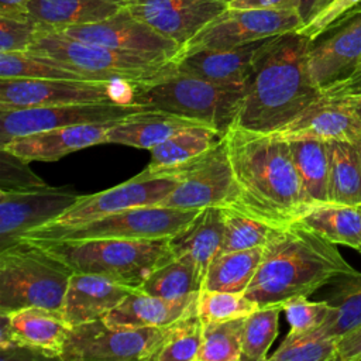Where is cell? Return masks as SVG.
<instances>
[{
  "mask_svg": "<svg viewBox=\"0 0 361 361\" xmlns=\"http://www.w3.org/2000/svg\"><path fill=\"white\" fill-rule=\"evenodd\" d=\"M178 178L169 173H151L144 169L137 176L103 192L79 196L61 216L41 227L80 226L121 210L159 206L175 189Z\"/></svg>",
  "mask_w": 361,
  "mask_h": 361,
  "instance_id": "14",
  "label": "cell"
},
{
  "mask_svg": "<svg viewBox=\"0 0 361 361\" xmlns=\"http://www.w3.org/2000/svg\"><path fill=\"white\" fill-rule=\"evenodd\" d=\"M264 247L220 252L207 267L203 289L244 293L264 255Z\"/></svg>",
  "mask_w": 361,
  "mask_h": 361,
  "instance_id": "32",
  "label": "cell"
},
{
  "mask_svg": "<svg viewBox=\"0 0 361 361\" xmlns=\"http://www.w3.org/2000/svg\"><path fill=\"white\" fill-rule=\"evenodd\" d=\"M151 173H169L178 178V185L159 206L178 209L231 207L235 199L233 171L223 135L213 147L189 161Z\"/></svg>",
  "mask_w": 361,
  "mask_h": 361,
  "instance_id": "9",
  "label": "cell"
},
{
  "mask_svg": "<svg viewBox=\"0 0 361 361\" xmlns=\"http://www.w3.org/2000/svg\"><path fill=\"white\" fill-rule=\"evenodd\" d=\"M200 209H178L165 206H141L103 216L97 220L71 227H38L21 238H121L157 240L168 238L185 227Z\"/></svg>",
  "mask_w": 361,
  "mask_h": 361,
  "instance_id": "8",
  "label": "cell"
},
{
  "mask_svg": "<svg viewBox=\"0 0 361 361\" xmlns=\"http://www.w3.org/2000/svg\"><path fill=\"white\" fill-rule=\"evenodd\" d=\"M360 61L361 6L312 39L307 54L310 75L323 94L348 80Z\"/></svg>",
  "mask_w": 361,
  "mask_h": 361,
  "instance_id": "15",
  "label": "cell"
},
{
  "mask_svg": "<svg viewBox=\"0 0 361 361\" xmlns=\"http://www.w3.org/2000/svg\"><path fill=\"white\" fill-rule=\"evenodd\" d=\"M203 331L204 323L199 316L196 300L179 320L168 326L151 361H197Z\"/></svg>",
  "mask_w": 361,
  "mask_h": 361,
  "instance_id": "34",
  "label": "cell"
},
{
  "mask_svg": "<svg viewBox=\"0 0 361 361\" xmlns=\"http://www.w3.org/2000/svg\"><path fill=\"white\" fill-rule=\"evenodd\" d=\"M302 27L303 21L298 8L261 10L227 7L189 39L179 49L178 55L203 49H230L285 32L299 31Z\"/></svg>",
  "mask_w": 361,
  "mask_h": 361,
  "instance_id": "11",
  "label": "cell"
},
{
  "mask_svg": "<svg viewBox=\"0 0 361 361\" xmlns=\"http://www.w3.org/2000/svg\"><path fill=\"white\" fill-rule=\"evenodd\" d=\"M326 96L330 97H347V96H361V61L357 66V69L354 71L353 76L345 80L343 85H340L338 87L324 93Z\"/></svg>",
  "mask_w": 361,
  "mask_h": 361,
  "instance_id": "48",
  "label": "cell"
},
{
  "mask_svg": "<svg viewBox=\"0 0 361 361\" xmlns=\"http://www.w3.org/2000/svg\"><path fill=\"white\" fill-rule=\"evenodd\" d=\"M72 269L28 240L0 250V313L24 307L62 310Z\"/></svg>",
  "mask_w": 361,
  "mask_h": 361,
  "instance_id": "6",
  "label": "cell"
},
{
  "mask_svg": "<svg viewBox=\"0 0 361 361\" xmlns=\"http://www.w3.org/2000/svg\"><path fill=\"white\" fill-rule=\"evenodd\" d=\"M299 0H233L228 7L234 8H261V10H288L298 8Z\"/></svg>",
  "mask_w": 361,
  "mask_h": 361,
  "instance_id": "47",
  "label": "cell"
},
{
  "mask_svg": "<svg viewBox=\"0 0 361 361\" xmlns=\"http://www.w3.org/2000/svg\"><path fill=\"white\" fill-rule=\"evenodd\" d=\"M80 195L62 186L0 190V250L48 224L72 206Z\"/></svg>",
  "mask_w": 361,
  "mask_h": 361,
  "instance_id": "16",
  "label": "cell"
},
{
  "mask_svg": "<svg viewBox=\"0 0 361 361\" xmlns=\"http://www.w3.org/2000/svg\"><path fill=\"white\" fill-rule=\"evenodd\" d=\"M130 83L96 79H0V111L68 104L128 103Z\"/></svg>",
  "mask_w": 361,
  "mask_h": 361,
  "instance_id": "12",
  "label": "cell"
},
{
  "mask_svg": "<svg viewBox=\"0 0 361 361\" xmlns=\"http://www.w3.org/2000/svg\"><path fill=\"white\" fill-rule=\"evenodd\" d=\"M334 243L298 221L279 227L264 248L259 267L245 289L258 306H283L351 269Z\"/></svg>",
  "mask_w": 361,
  "mask_h": 361,
  "instance_id": "3",
  "label": "cell"
},
{
  "mask_svg": "<svg viewBox=\"0 0 361 361\" xmlns=\"http://www.w3.org/2000/svg\"><path fill=\"white\" fill-rule=\"evenodd\" d=\"M244 93L245 83H216L172 66L162 76L131 85L128 103L200 121L223 135L234 124Z\"/></svg>",
  "mask_w": 361,
  "mask_h": 361,
  "instance_id": "5",
  "label": "cell"
},
{
  "mask_svg": "<svg viewBox=\"0 0 361 361\" xmlns=\"http://www.w3.org/2000/svg\"><path fill=\"white\" fill-rule=\"evenodd\" d=\"M290 326L289 334L300 336L319 330L329 319L333 307L323 299L319 302L307 298H295L282 306Z\"/></svg>",
  "mask_w": 361,
  "mask_h": 361,
  "instance_id": "42",
  "label": "cell"
},
{
  "mask_svg": "<svg viewBox=\"0 0 361 361\" xmlns=\"http://www.w3.org/2000/svg\"><path fill=\"white\" fill-rule=\"evenodd\" d=\"M228 7L224 0H127L126 8L180 48Z\"/></svg>",
  "mask_w": 361,
  "mask_h": 361,
  "instance_id": "19",
  "label": "cell"
},
{
  "mask_svg": "<svg viewBox=\"0 0 361 361\" xmlns=\"http://www.w3.org/2000/svg\"><path fill=\"white\" fill-rule=\"evenodd\" d=\"M199 293L179 299H165L135 289L111 309L103 320L117 327H165L179 320L197 300Z\"/></svg>",
  "mask_w": 361,
  "mask_h": 361,
  "instance_id": "25",
  "label": "cell"
},
{
  "mask_svg": "<svg viewBox=\"0 0 361 361\" xmlns=\"http://www.w3.org/2000/svg\"><path fill=\"white\" fill-rule=\"evenodd\" d=\"M271 134L286 141L309 138L357 142L361 140V120L343 99L323 94L293 120Z\"/></svg>",
  "mask_w": 361,
  "mask_h": 361,
  "instance_id": "20",
  "label": "cell"
},
{
  "mask_svg": "<svg viewBox=\"0 0 361 361\" xmlns=\"http://www.w3.org/2000/svg\"><path fill=\"white\" fill-rule=\"evenodd\" d=\"M224 223L226 228L220 252L264 247L279 228L231 207H224Z\"/></svg>",
  "mask_w": 361,
  "mask_h": 361,
  "instance_id": "38",
  "label": "cell"
},
{
  "mask_svg": "<svg viewBox=\"0 0 361 361\" xmlns=\"http://www.w3.org/2000/svg\"><path fill=\"white\" fill-rule=\"evenodd\" d=\"M31 0H0V16L25 18L28 16V4Z\"/></svg>",
  "mask_w": 361,
  "mask_h": 361,
  "instance_id": "50",
  "label": "cell"
},
{
  "mask_svg": "<svg viewBox=\"0 0 361 361\" xmlns=\"http://www.w3.org/2000/svg\"><path fill=\"white\" fill-rule=\"evenodd\" d=\"M361 360V326L337 340V361Z\"/></svg>",
  "mask_w": 361,
  "mask_h": 361,
  "instance_id": "46",
  "label": "cell"
},
{
  "mask_svg": "<svg viewBox=\"0 0 361 361\" xmlns=\"http://www.w3.org/2000/svg\"><path fill=\"white\" fill-rule=\"evenodd\" d=\"M224 228V207H203L185 227L169 237L171 251L175 258L192 264L206 275L209 264L221 251Z\"/></svg>",
  "mask_w": 361,
  "mask_h": 361,
  "instance_id": "24",
  "label": "cell"
},
{
  "mask_svg": "<svg viewBox=\"0 0 361 361\" xmlns=\"http://www.w3.org/2000/svg\"><path fill=\"white\" fill-rule=\"evenodd\" d=\"M204 274L192 264L172 258L154 269L140 285V290L165 299H179L203 289Z\"/></svg>",
  "mask_w": 361,
  "mask_h": 361,
  "instance_id": "35",
  "label": "cell"
},
{
  "mask_svg": "<svg viewBox=\"0 0 361 361\" xmlns=\"http://www.w3.org/2000/svg\"><path fill=\"white\" fill-rule=\"evenodd\" d=\"M135 289L106 276L73 272L61 312L71 327L103 319Z\"/></svg>",
  "mask_w": 361,
  "mask_h": 361,
  "instance_id": "22",
  "label": "cell"
},
{
  "mask_svg": "<svg viewBox=\"0 0 361 361\" xmlns=\"http://www.w3.org/2000/svg\"><path fill=\"white\" fill-rule=\"evenodd\" d=\"M275 361H337V340L317 331L288 334L271 355Z\"/></svg>",
  "mask_w": 361,
  "mask_h": 361,
  "instance_id": "41",
  "label": "cell"
},
{
  "mask_svg": "<svg viewBox=\"0 0 361 361\" xmlns=\"http://www.w3.org/2000/svg\"><path fill=\"white\" fill-rule=\"evenodd\" d=\"M361 6V0H333L323 11H320L310 23L303 25L299 32L310 39L317 38L331 24L350 14Z\"/></svg>",
  "mask_w": 361,
  "mask_h": 361,
  "instance_id": "45",
  "label": "cell"
},
{
  "mask_svg": "<svg viewBox=\"0 0 361 361\" xmlns=\"http://www.w3.org/2000/svg\"><path fill=\"white\" fill-rule=\"evenodd\" d=\"M357 147H358V152H360V161H361V140L357 141Z\"/></svg>",
  "mask_w": 361,
  "mask_h": 361,
  "instance_id": "52",
  "label": "cell"
},
{
  "mask_svg": "<svg viewBox=\"0 0 361 361\" xmlns=\"http://www.w3.org/2000/svg\"><path fill=\"white\" fill-rule=\"evenodd\" d=\"M333 0H299L298 11L302 17L303 25L310 23L320 11H323Z\"/></svg>",
  "mask_w": 361,
  "mask_h": 361,
  "instance_id": "49",
  "label": "cell"
},
{
  "mask_svg": "<svg viewBox=\"0 0 361 361\" xmlns=\"http://www.w3.org/2000/svg\"><path fill=\"white\" fill-rule=\"evenodd\" d=\"M289 148L302 185L306 210L329 202V155L326 141L289 140Z\"/></svg>",
  "mask_w": 361,
  "mask_h": 361,
  "instance_id": "30",
  "label": "cell"
},
{
  "mask_svg": "<svg viewBox=\"0 0 361 361\" xmlns=\"http://www.w3.org/2000/svg\"><path fill=\"white\" fill-rule=\"evenodd\" d=\"M360 252H361V250H360Z\"/></svg>",
  "mask_w": 361,
  "mask_h": 361,
  "instance_id": "54",
  "label": "cell"
},
{
  "mask_svg": "<svg viewBox=\"0 0 361 361\" xmlns=\"http://www.w3.org/2000/svg\"><path fill=\"white\" fill-rule=\"evenodd\" d=\"M267 39L230 49H203L178 55L173 59V66L176 72L216 83H245Z\"/></svg>",
  "mask_w": 361,
  "mask_h": 361,
  "instance_id": "23",
  "label": "cell"
},
{
  "mask_svg": "<svg viewBox=\"0 0 361 361\" xmlns=\"http://www.w3.org/2000/svg\"><path fill=\"white\" fill-rule=\"evenodd\" d=\"M168 326L117 327L103 319L69 329L61 361H151Z\"/></svg>",
  "mask_w": 361,
  "mask_h": 361,
  "instance_id": "10",
  "label": "cell"
},
{
  "mask_svg": "<svg viewBox=\"0 0 361 361\" xmlns=\"http://www.w3.org/2000/svg\"><path fill=\"white\" fill-rule=\"evenodd\" d=\"M114 123L51 128L13 138L7 144L0 145V148H4L28 162H52L71 152L97 144H106L107 130Z\"/></svg>",
  "mask_w": 361,
  "mask_h": 361,
  "instance_id": "21",
  "label": "cell"
},
{
  "mask_svg": "<svg viewBox=\"0 0 361 361\" xmlns=\"http://www.w3.org/2000/svg\"><path fill=\"white\" fill-rule=\"evenodd\" d=\"M220 138L221 134L207 126L185 127L149 149L151 161L145 169L155 172L183 164L213 147Z\"/></svg>",
  "mask_w": 361,
  "mask_h": 361,
  "instance_id": "33",
  "label": "cell"
},
{
  "mask_svg": "<svg viewBox=\"0 0 361 361\" xmlns=\"http://www.w3.org/2000/svg\"><path fill=\"white\" fill-rule=\"evenodd\" d=\"M281 306H259L244 317L243 324V360L264 361L268 350L278 336Z\"/></svg>",
  "mask_w": 361,
  "mask_h": 361,
  "instance_id": "37",
  "label": "cell"
},
{
  "mask_svg": "<svg viewBox=\"0 0 361 361\" xmlns=\"http://www.w3.org/2000/svg\"><path fill=\"white\" fill-rule=\"evenodd\" d=\"M54 31L114 49L168 61H173L180 49L173 39L162 35L149 24L133 16L126 6L117 14L103 21L71 25Z\"/></svg>",
  "mask_w": 361,
  "mask_h": 361,
  "instance_id": "17",
  "label": "cell"
},
{
  "mask_svg": "<svg viewBox=\"0 0 361 361\" xmlns=\"http://www.w3.org/2000/svg\"><path fill=\"white\" fill-rule=\"evenodd\" d=\"M224 1H227V4H228V3H230V1H233V0H224Z\"/></svg>",
  "mask_w": 361,
  "mask_h": 361,
  "instance_id": "53",
  "label": "cell"
},
{
  "mask_svg": "<svg viewBox=\"0 0 361 361\" xmlns=\"http://www.w3.org/2000/svg\"><path fill=\"white\" fill-rule=\"evenodd\" d=\"M244 317L206 323L197 361H241Z\"/></svg>",
  "mask_w": 361,
  "mask_h": 361,
  "instance_id": "39",
  "label": "cell"
},
{
  "mask_svg": "<svg viewBox=\"0 0 361 361\" xmlns=\"http://www.w3.org/2000/svg\"><path fill=\"white\" fill-rule=\"evenodd\" d=\"M0 79H92L51 56L32 51L0 52ZM97 80V79H96Z\"/></svg>",
  "mask_w": 361,
  "mask_h": 361,
  "instance_id": "36",
  "label": "cell"
},
{
  "mask_svg": "<svg viewBox=\"0 0 361 361\" xmlns=\"http://www.w3.org/2000/svg\"><path fill=\"white\" fill-rule=\"evenodd\" d=\"M204 126L200 121L172 114L164 110L145 109L111 124L106 144H123L141 149H152L176 131L190 126Z\"/></svg>",
  "mask_w": 361,
  "mask_h": 361,
  "instance_id": "26",
  "label": "cell"
},
{
  "mask_svg": "<svg viewBox=\"0 0 361 361\" xmlns=\"http://www.w3.org/2000/svg\"><path fill=\"white\" fill-rule=\"evenodd\" d=\"M0 348L18 345L37 358L59 360L71 329L61 310L32 306L0 313Z\"/></svg>",
  "mask_w": 361,
  "mask_h": 361,
  "instance_id": "18",
  "label": "cell"
},
{
  "mask_svg": "<svg viewBox=\"0 0 361 361\" xmlns=\"http://www.w3.org/2000/svg\"><path fill=\"white\" fill-rule=\"evenodd\" d=\"M145 107L135 103L97 102L39 106L0 111V145L13 138L59 127L120 121Z\"/></svg>",
  "mask_w": 361,
  "mask_h": 361,
  "instance_id": "13",
  "label": "cell"
},
{
  "mask_svg": "<svg viewBox=\"0 0 361 361\" xmlns=\"http://www.w3.org/2000/svg\"><path fill=\"white\" fill-rule=\"evenodd\" d=\"M63 262L72 272L93 274L126 283L140 285L149 274L173 258L168 238H24Z\"/></svg>",
  "mask_w": 361,
  "mask_h": 361,
  "instance_id": "4",
  "label": "cell"
},
{
  "mask_svg": "<svg viewBox=\"0 0 361 361\" xmlns=\"http://www.w3.org/2000/svg\"><path fill=\"white\" fill-rule=\"evenodd\" d=\"M28 51L51 56L97 80H117L130 85L152 80L168 73V59L126 52L106 45L72 38L38 24L37 37Z\"/></svg>",
  "mask_w": 361,
  "mask_h": 361,
  "instance_id": "7",
  "label": "cell"
},
{
  "mask_svg": "<svg viewBox=\"0 0 361 361\" xmlns=\"http://www.w3.org/2000/svg\"><path fill=\"white\" fill-rule=\"evenodd\" d=\"M38 32V23L30 17L0 16V52L28 51Z\"/></svg>",
  "mask_w": 361,
  "mask_h": 361,
  "instance_id": "44",
  "label": "cell"
},
{
  "mask_svg": "<svg viewBox=\"0 0 361 361\" xmlns=\"http://www.w3.org/2000/svg\"><path fill=\"white\" fill-rule=\"evenodd\" d=\"M235 199L231 209L274 227L306 212L289 142L271 133L231 126L224 134Z\"/></svg>",
  "mask_w": 361,
  "mask_h": 361,
  "instance_id": "1",
  "label": "cell"
},
{
  "mask_svg": "<svg viewBox=\"0 0 361 361\" xmlns=\"http://www.w3.org/2000/svg\"><path fill=\"white\" fill-rule=\"evenodd\" d=\"M310 42L299 31L267 39L245 82L241 109L233 126L274 133L323 96L309 71Z\"/></svg>",
  "mask_w": 361,
  "mask_h": 361,
  "instance_id": "2",
  "label": "cell"
},
{
  "mask_svg": "<svg viewBox=\"0 0 361 361\" xmlns=\"http://www.w3.org/2000/svg\"><path fill=\"white\" fill-rule=\"evenodd\" d=\"M344 100V103L357 114V117L361 120V96H347L340 97Z\"/></svg>",
  "mask_w": 361,
  "mask_h": 361,
  "instance_id": "51",
  "label": "cell"
},
{
  "mask_svg": "<svg viewBox=\"0 0 361 361\" xmlns=\"http://www.w3.org/2000/svg\"><path fill=\"white\" fill-rule=\"evenodd\" d=\"M127 0H31L28 16L49 30L92 24L117 14Z\"/></svg>",
  "mask_w": 361,
  "mask_h": 361,
  "instance_id": "27",
  "label": "cell"
},
{
  "mask_svg": "<svg viewBox=\"0 0 361 361\" xmlns=\"http://www.w3.org/2000/svg\"><path fill=\"white\" fill-rule=\"evenodd\" d=\"M326 302L333 307L326 323L316 330L338 340L361 326V272L351 268L330 282Z\"/></svg>",
  "mask_w": 361,
  "mask_h": 361,
  "instance_id": "29",
  "label": "cell"
},
{
  "mask_svg": "<svg viewBox=\"0 0 361 361\" xmlns=\"http://www.w3.org/2000/svg\"><path fill=\"white\" fill-rule=\"evenodd\" d=\"M28 161L0 148V190H20L30 188L47 186L38 175H35Z\"/></svg>",
  "mask_w": 361,
  "mask_h": 361,
  "instance_id": "43",
  "label": "cell"
},
{
  "mask_svg": "<svg viewBox=\"0 0 361 361\" xmlns=\"http://www.w3.org/2000/svg\"><path fill=\"white\" fill-rule=\"evenodd\" d=\"M296 221L334 244L361 250V206L327 202L309 207Z\"/></svg>",
  "mask_w": 361,
  "mask_h": 361,
  "instance_id": "28",
  "label": "cell"
},
{
  "mask_svg": "<svg viewBox=\"0 0 361 361\" xmlns=\"http://www.w3.org/2000/svg\"><path fill=\"white\" fill-rule=\"evenodd\" d=\"M258 307L257 302L241 292L202 289L197 296V312L204 324L245 317Z\"/></svg>",
  "mask_w": 361,
  "mask_h": 361,
  "instance_id": "40",
  "label": "cell"
},
{
  "mask_svg": "<svg viewBox=\"0 0 361 361\" xmlns=\"http://www.w3.org/2000/svg\"><path fill=\"white\" fill-rule=\"evenodd\" d=\"M329 155V202L361 206V161L357 142L326 141Z\"/></svg>",
  "mask_w": 361,
  "mask_h": 361,
  "instance_id": "31",
  "label": "cell"
}]
</instances>
